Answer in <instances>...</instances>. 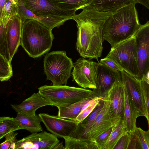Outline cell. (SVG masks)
Instances as JSON below:
<instances>
[{"mask_svg": "<svg viewBox=\"0 0 149 149\" xmlns=\"http://www.w3.org/2000/svg\"><path fill=\"white\" fill-rule=\"evenodd\" d=\"M114 13L86 8L80 13L72 17V19L77 23L76 48L80 56L90 60L95 59L98 61L103 49V28L106 20Z\"/></svg>", "mask_w": 149, "mask_h": 149, "instance_id": "6da1fadb", "label": "cell"}, {"mask_svg": "<svg viewBox=\"0 0 149 149\" xmlns=\"http://www.w3.org/2000/svg\"><path fill=\"white\" fill-rule=\"evenodd\" d=\"M141 25L135 5L131 3L108 18L103 28L102 37L110 44L112 49L120 43L134 37Z\"/></svg>", "mask_w": 149, "mask_h": 149, "instance_id": "7a4b0ae2", "label": "cell"}, {"mask_svg": "<svg viewBox=\"0 0 149 149\" xmlns=\"http://www.w3.org/2000/svg\"><path fill=\"white\" fill-rule=\"evenodd\" d=\"M54 38L52 30L36 20L23 23L20 45L31 57H39L48 52Z\"/></svg>", "mask_w": 149, "mask_h": 149, "instance_id": "3957f363", "label": "cell"}, {"mask_svg": "<svg viewBox=\"0 0 149 149\" xmlns=\"http://www.w3.org/2000/svg\"><path fill=\"white\" fill-rule=\"evenodd\" d=\"M38 93L50 103L52 106H64L81 100L92 98V91L67 86L45 85L38 88Z\"/></svg>", "mask_w": 149, "mask_h": 149, "instance_id": "277c9868", "label": "cell"}, {"mask_svg": "<svg viewBox=\"0 0 149 149\" xmlns=\"http://www.w3.org/2000/svg\"><path fill=\"white\" fill-rule=\"evenodd\" d=\"M44 72L46 79L53 85H66L70 77L73 63L65 51H52L46 54L44 60Z\"/></svg>", "mask_w": 149, "mask_h": 149, "instance_id": "5b68a950", "label": "cell"}, {"mask_svg": "<svg viewBox=\"0 0 149 149\" xmlns=\"http://www.w3.org/2000/svg\"><path fill=\"white\" fill-rule=\"evenodd\" d=\"M106 57L113 60L123 70L137 79L139 70L135 36L111 49Z\"/></svg>", "mask_w": 149, "mask_h": 149, "instance_id": "8992f818", "label": "cell"}, {"mask_svg": "<svg viewBox=\"0 0 149 149\" xmlns=\"http://www.w3.org/2000/svg\"><path fill=\"white\" fill-rule=\"evenodd\" d=\"M98 63L80 58L73 63V80L84 88H96Z\"/></svg>", "mask_w": 149, "mask_h": 149, "instance_id": "52a82bcc", "label": "cell"}, {"mask_svg": "<svg viewBox=\"0 0 149 149\" xmlns=\"http://www.w3.org/2000/svg\"><path fill=\"white\" fill-rule=\"evenodd\" d=\"M137 47L139 76L140 81L149 74V21L141 24L135 36Z\"/></svg>", "mask_w": 149, "mask_h": 149, "instance_id": "ba28073f", "label": "cell"}, {"mask_svg": "<svg viewBox=\"0 0 149 149\" xmlns=\"http://www.w3.org/2000/svg\"><path fill=\"white\" fill-rule=\"evenodd\" d=\"M26 8L36 16L42 17L72 19L75 11L61 9L48 0H22Z\"/></svg>", "mask_w": 149, "mask_h": 149, "instance_id": "9c48e42d", "label": "cell"}, {"mask_svg": "<svg viewBox=\"0 0 149 149\" xmlns=\"http://www.w3.org/2000/svg\"><path fill=\"white\" fill-rule=\"evenodd\" d=\"M121 72L99 62L96 87L92 90L93 98L106 99L110 90L121 78Z\"/></svg>", "mask_w": 149, "mask_h": 149, "instance_id": "30bf717a", "label": "cell"}, {"mask_svg": "<svg viewBox=\"0 0 149 149\" xmlns=\"http://www.w3.org/2000/svg\"><path fill=\"white\" fill-rule=\"evenodd\" d=\"M121 72L123 84L136 111L138 117H145L149 125V115L146 111L140 81L123 70Z\"/></svg>", "mask_w": 149, "mask_h": 149, "instance_id": "8fae6325", "label": "cell"}, {"mask_svg": "<svg viewBox=\"0 0 149 149\" xmlns=\"http://www.w3.org/2000/svg\"><path fill=\"white\" fill-rule=\"evenodd\" d=\"M47 130L59 138L70 136L78 124L75 120L61 118L46 113L38 114Z\"/></svg>", "mask_w": 149, "mask_h": 149, "instance_id": "7c38bea8", "label": "cell"}, {"mask_svg": "<svg viewBox=\"0 0 149 149\" xmlns=\"http://www.w3.org/2000/svg\"><path fill=\"white\" fill-rule=\"evenodd\" d=\"M110 101L104 99L103 107L99 113L91 130L88 140L93 141L101 134L118 124L122 118L114 116L110 108Z\"/></svg>", "mask_w": 149, "mask_h": 149, "instance_id": "4fadbf2b", "label": "cell"}, {"mask_svg": "<svg viewBox=\"0 0 149 149\" xmlns=\"http://www.w3.org/2000/svg\"><path fill=\"white\" fill-rule=\"evenodd\" d=\"M60 142L54 135L43 131L32 133L17 141L15 149H54Z\"/></svg>", "mask_w": 149, "mask_h": 149, "instance_id": "5bb4252c", "label": "cell"}, {"mask_svg": "<svg viewBox=\"0 0 149 149\" xmlns=\"http://www.w3.org/2000/svg\"><path fill=\"white\" fill-rule=\"evenodd\" d=\"M23 22L17 15L13 17L8 23L6 28V38L10 60L20 44Z\"/></svg>", "mask_w": 149, "mask_h": 149, "instance_id": "9a60e30c", "label": "cell"}, {"mask_svg": "<svg viewBox=\"0 0 149 149\" xmlns=\"http://www.w3.org/2000/svg\"><path fill=\"white\" fill-rule=\"evenodd\" d=\"M104 101V99H101L92 112L83 121L78 123L70 136L81 141L91 142L88 140L91 130L97 116L103 107Z\"/></svg>", "mask_w": 149, "mask_h": 149, "instance_id": "2e32d148", "label": "cell"}, {"mask_svg": "<svg viewBox=\"0 0 149 149\" xmlns=\"http://www.w3.org/2000/svg\"><path fill=\"white\" fill-rule=\"evenodd\" d=\"M52 104L38 92L34 93L19 104H11L12 108L18 113L32 116L39 108Z\"/></svg>", "mask_w": 149, "mask_h": 149, "instance_id": "e0dca14e", "label": "cell"}, {"mask_svg": "<svg viewBox=\"0 0 149 149\" xmlns=\"http://www.w3.org/2000/svg\"><path fill=\"white\" fill-rule=\"evenodd\" d=\"M107 98L110 101V108L112 113L115 116L123 118L124 96L122 77L110 90Z\"/></svg>", "mask_w": 149, "mask_h": 149, "instance_id": "ac0fdd59", "label": "cell"}, {"mask_svg": "<svg viewBox=\"0 0 149 149\" xmlns=\"http://www.w3.org/2000/svg\"><path fill=\"white\" fill-rule=\"evenodd\" d=\"M131 3L135 5V0H89L86 8L99 11L115 13Z\"/></svg>", "mask_w": 149, "mask_h": 149, "instance_id": "d6986e66", "label": "cell"}, {"mask_svg": "<svg viewBox=\"0 0 149 149\" xmlns=\"http://www.w3.org/2000/svg\"><path fill=\"white\" fill-rule=\"evenodd\" d=\"M124 100L123 118L127 131L131 134L135 131L137 127L136 121L138 117L135 107L124 86Z\"/></svg>", "mask_w": 149, "mask_h": 149, "instance_id": "ffe728a7", "label": "cell"}, {"mask_svg": "<svg viewBox=\"0 0 149 149\" xmlns=\"http://www.w3.org/2000/svg\"><path fill=\"white\" fill-rule=\"evenodd\" d=\"M92 99L87 98L68 105L57 107L58 109V116L75 120L84 106Z\"/></svg>", "mask_w": 149, "mask_h": 149, "instance_id": "44dd1931", "label": "cell"}, {"mask_svg": "<svg viewBox=\"0 0 149 149\" xmlns=\"http://www.w3.org/2000/svg\"><path fill=\"white\" fill-rule=\"evenodd\" d=\"M15 118L19 123L22 129L26 130L32 133L43 131L38 115L29 116L17 113Z\"/></svg>", "mask_w": 149, "mask_h": 149, "instance_id": "7402d4cb", "label": "cell"}, {"mask_svg": "<svg viewBox=\"0 0 149 149\" xmlns=\"http://www.w3.org/2000/svg\"><path fill=\"white\" fill-rule=\"evenodd\" d=\"M58 8L64 10L74 11L87 7L89 0H48Z\"/></svg>", "mask_w": 149, "mask_h": 149, "instance_id": "603a6c76", "label": "cell"}, {"mask_svg": "<svg viewBox=\"0 0 149 149\" xmlns=\"http://www.w3.org/2000/svg\"><path fill=\"white\" fill-rule=\"evenodd\" d=\"M22 129L19 123L15 118L0 117V139L8 133Z\"/></svg>", "mask_w": 149, "mask_h": 149, "instance_id": "cb8c5ba5", "label": "cell"}, {"mask_svg": "<svg viewBox=\"0 0 149 149\" xmlns=\"http://www.w3.org/2000/svg\"><path fill=\"white\" fill-rule=\"evenodd\" d=\"M127 132L122 118L118 124L113 127L104 149H113L119 139Z\"/></svg>", "mask_w": 149, "mask_h": 149, "instance_id": "d4e9b609", "label": "cell"}, {"mask_svg": "<svg viewBox=\"0 0 149 149\" xmlns=\"http://www.w3.org/2000/svg\"><path fill=\"white\" fill-rule=\"evenodd\" d=\"M63 138L65 141L64 149H97L94 141L87 142L81 141L70 136Z\"/></svg>", "mask_w": 149, "mask_h": 149, "instance_id": "484cf974", "label": "cell"}, {"mask_svg": "<svg viewBox=\"0 0 149 149\" xmlns=\"http://www.w3.org/2000/svg\"><path fill=\"white\" fill-rule=\"evenodd\" d=\"M16 5L6 0L4 8L1 26L6 28L9 21L14 16L18 15Z\"/></svg>", "mask_w": 149, "mask_h": 149, "instance_id": "4316f807", "label": "cell"}, {"mask_svg": "<svg viewBox=\"0 0 149 149\" xmlns=\"http://www.w3.org/2000/svg\"><path fill=\"white\" fill-rule=\"evenodd\" d=\"M12 75L11 63L0 54V81H8Z\"/></svg>", "mask_w": 149, "mask_h": 149, "instance_id": "83f0119b", "label": "cell"}, {"mask_svg": "<svg viewBox=\"0 0 149 149\" xmlns=\"http://www.w3.org/2000/svg\"><path fill=\"white\" fill-rule=\"evenodd\" d=\"M101 99L100 98H93L84 106L76 119L75 120L78 123L83 121L92 112Z\"/></svg>", "mask_w": 149, "mask_h": 149, "instance_id": "f1b7e54d", "label": "cell"}, {"mask_svg": "<svg viewBox=\"0 0 149 149\" xmlns=\"http://www.w3.org/2000/svg\"><path fill=\"white\" fill-rule=\"evenodd\" d=\"M140 82L146 111L149 115V74L143 77Z\"/></svg>", "mask_w": 149, "mask_h": 149, "instance_id": "f546056e", "label": "cell"}, {"mask_svg": "<svg viewBox=\"0 0 149 149\" xmlns=\"http://www.w3.org/2000/svg\"><path fill=\"white\" fill-rule=\"evenodd\" d=\"M6 31V27L4 28L0 26V54L11 62L7 42Z\"/></svg>", "mask_w": 149, "mask_h": 149, "instance_id": "4dcf8cb0", "label": "cell"}, {"mask_svg": "<svg viewBox=\"0 0 149 149\" xmlns=\"http://www.w3.org/2000/svg\"><path fill=\"white\" fill-rule=\"evenodd\" d=\"M141 143L142 149H149V130L145 131L136 127L134 131Z\"/></svg>", "mask_w": 149, "mask_h": 149, "instance_id": "1f68e13d", "label": "cell"}, {"mask_svg": "<svg viewBox=\"0 0 149 149\" xmlns=\"http://www.w3.org/2000/svg\"><path fill=\"white\" fill-rule=\"evenodd\" d=\"M114 127L104 132L94 140L93 141L97 149H104Z\"/></svg>", "mask_w": 149, "mask_h": 149, "instance_id": "d6a6232c", "label": "cell"}, {"mask_svg": "<svg viewBox=\"0 0 149 149\" xmlns=\"http://www.w3.org/2000/svg\"><path fill=\"white\" fill-rule=\"evenodd\" d=\"M130 138V134L127 132L118 140L113 149H127Z\"/></svg>", "mask_w": 149, "mask_h": 149, "instance_id": "836d02e7", "label": "cell"}, {"mask_svg": "<svg viewBox=\"0 0 149 149\" xmlns=\"http://www.w3.org/2000/svg\"><path fill=\"white\" fill-rule=\"evenodd\" d=\"M17 134V133L12 132L5 135L4 136L6 139L5 141L0 144V149H9L10 144L16 139V136Z\"/></svg>", "mask_w": 149, "mask_h": 149, "instance_id": "e575fe53", "label": "cell"}, {"mask_svg": "<svg viewBox=\"0 0 149 149\" xmlns=\"http://www.w3.org/2000/svg\"><path fill=\"white\" fill-rule=\"evenodd\" d=\"M127 149H142L138 137L134 132L130 134V138Z\"/></svg>", "mask_w": 149, "mask_h": 149, "instance_id": "d590c367", "label": "cell"}, {"mask_svg": "<svg viewBox=\"0 0 149 149\" xmlns=\"http://www.w3.org/2000/svg\"><path fill=\"white\" fill-rule=\"evenodd\" d=\"M100 62L115 70L121 72L123 70L113 60L106 57L101 59Z\"/></svg>", "mask_w": 149, "mask_h": 149, "instance_id": "8d00e7d4", "label": "cell"}, {"mask_svg": "<svg viewBox=\"0 0 149 149\" xmlns=\"http://www.w3.org/2000/svg\"><path fill=\"white\" fill-rule=\"evenodd\" d=\"M6 0H0V26H1L3 11Z\"/></svg>", "mask_w": 149, "mask_h": 149, "instance_id": "74e56055", "label": "cell"}, {"mask_svg": "<svg viewBox=\"0 0 149 149\" xmlns=\"http://www.w3.org/2000/svg\"><path fill=\"white\" fill-rule=\"evenodd\" d=\"M136 4L140 3L148 9H149V0H135Z\"/></svg>", "mask_w": 149, "mask_h": 149, "instance_id": "f35d334b", "label": "cell"}, {"mask_svg": "<svg viewBox=\"0 0 149 149\" xmlns=\"http://www.w3.org/2000/svg\"><path fill=\"white\" fill-rule=\"evenodd\" d=\"M64 147L63 145V143H59L57 144L54 147V149H63Z\"/></svg>", "mask_w": 149, "mask_h": 149, "instance_id": "ab89813d", "label": "cell"}, {"mask_svg": "<svg viewBox=\"0 0 149 149\" xmlns=\"http://www.w3.org/2000/svg\"><path fill=\"white\" fill-rule=\"evenodd\" d=\"M17 141L16 139L13 141L9 146V149H15V144Z\"/></svg>", "mask_w": 149, "mask_h": 149, "instance_id": "60d3db41", "label": "cell"}, {"mask_svg": "<svg viewBox=\"0 0 149 149\" xmlns=\"http://www.w3.org/2000/svg\"><path fill=\"white\" fill-rule=\"evenodd\" d=\"M8 1H10L12 3L15 4H17L18 1V0H8Z\"/></svg>", "mask_w": 149, "mask_h": 149, "instance_id": "b9f144b4", "label": "cell"}]
</instances>
